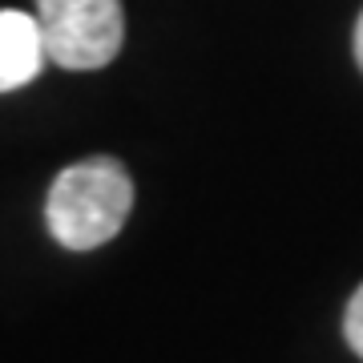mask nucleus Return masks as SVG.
<instances>
[{"label":"nucleus","mask_w":363,"mask_h":363,"mask_svg":"<svg viewBox=\"0 0 363 363\" xmlns=\"http://www.w3.org/2000/svg\"><path fill=\"white\" fill-rule=\"evenodd\" d=\"M133 182L117 157H85L52 178L45 222L65 250H97L125 226Z\"/></svg>","instance_id":"nucleus-1"},{"label":"nucleus","mask_w":363,"mask_h":363,"mask_svg":"<svg viewBox=\"0 0 363 363\" xmlns=\"http://www.w3.org/2000/svg\"><path fill=\"white\" fill-rule=\"evenodd\" d=\"M37 25L49 65L73 73L105 69L125 40L121 0H37Z\"/></svg>","instance_id":"nucleus-2"},{"label":"nucleus","mask_w":363,"mask_h":363,"mask_svg":"<svg viewBox=\"0 0 363 363\" xmlns=\"http://www.w3.org/2000/svg\"><path fill=\"white\" fill-rule=\"evenodd\" d=\"M49 65L37 13L0 9V93L21 89Z\"/></svg>","instance_id":"nucleus-3"},{"label":"nucleus","mask_w":363,"mask_h":363,"mask_svg":"<svg viewBox=\"0 0 363 363\" xmlns=\"http://www.w3.org/2000/svg\"><path fill=\"white\" fill-rule=\"evenodd\" d=\"M343 335H347L351 351L363 359V286L351 295V303H347V315H343Z\"/></svg>","instance_id":"nucleus-4"},{"label":"nucleus","mask_w":363,"mask_h":363,"mask_svg":"<svg viewBox=\"0 0 363 363\" xmlns=\"http://www.w3.org/2000/svg\"><path fill=\"white\" fill-rule=\"evenodd\" d=\"M355 61H359V69H363V13H359V21H355Z\"/></svg>","instance_id":"nucleus-5"}]
</instances>
